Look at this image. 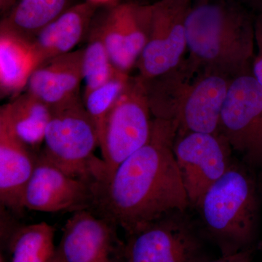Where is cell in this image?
I'll use <instances>...</instances> for the list:
<instances>
[{"label": "cell", "mask_w": 262, "mask_h": 262, "mask_svg": "<svg viewBox=\"0 0 262 262\" xmlns=\"http://www.w3.org/2000/svg\"><path fill=\"white\" fill-rule=\"evenodd\" d=\"M177 134L175 122L155 118L145 145L122 162L106 182L92 186L90 210L127 236L184 213L190 203L174 155Z\"/></svg>", "instance_id": "6da1fadb"}, {"label": "cell", "mask_w": 262, "mask_h": 262, "mask_svg": "<svg viewBox=\"0 0 262 262\" xmlns=\"http://www.w3.org/2000/svg\"><path fill=\"white\" fill-rule=\"evenodd\" d=\"M189 56L204 70L234 78L252 73L254 13L234 0H192L186 19Z\"/></svg>", "instance_id": "7a4b0ae2"}, {"label": "cell", "mask_w": 262, "mask_h": 262, "mask_svg": "<svg viewBox=\"0 0 262 262\" xmlns=\"http://www.w3.org/2000/svg\"><path fill=\"white\" fill-rule=\"evenodd\" d=\"M232 80L188 57L173 70L142 80L152 116L175 122L178 134H220L221 113Z\"/></svg>", "instance_id": "3957f363"}, {"label": "cell", "mask_w": 262, "mask_h": 262, "mask_svg": "<svg viewBox=\"0 0 262 262\" xmlns=\"http://www.w3.org/2000/svg\"><path fill=\"white\" fill-rule=\"evenodd\" d=\"M198 207L207 230L224 255L247 249L256 234L258 203L254 184L246 172L230 166Z\"/></svg>", "instance_id": "277c9868"}, {"label": "cell", "mask_w": 262, "mask_h": 262, "mask_svg": "<svg viewBox=\"0 0 262 262\" xmlns=\"http://www.w3.org/2000/svg\"><path fill=\"white\" fill-rule=\"evenodd\" d=\"M52 108L41 153L74 178L92 185L102 182L103 160L94 155L97 130L80 96Z\"/></svg>", "instance_id": "5b68a950"}, {"label": "cell", "mask_w": 262, "mask_h": 262, "mask_svg": "<svg viewBox=\"0 0 262 262\" xmlns=\"http://www.w3.org/2000/svg\"><path fill=\"white\" fill-rule=\"evenodd\" d=\"M151 116L144 82L139 75L130 76L108 116L100 144L104 172L101 183L147 143L152 130Z\"/></svg>", "instance_id": "8992f818"}, {"label": "cell", "mask_w": 262, "mask_h": 262, "mask_svg": "<svg viewBox=\"0 0 262 262\" xmlns=\"http://www.w3.org/2000/svg\"><path fill=\"white\" fill-rule=\"evenodd\" d=\"M220 134L231 149L262 163V86L252 73L232 79L220 117Z\"/></svg>", "instance_id": "52a82bcc"}, {"label": "cell", "mask_w": 262, "mask_h": 262, "mask_svg": "<svg viewBox=\"0 0 262 262\" xmlns=\"http://www.w3.org/2000/svg\"><path fill=\"white\" fill-rule=\"evenodd\" d=\"M192 3V0H159L152 4L151 34L136 65L142 80L159 77L185 58L186 19Z\"/></svg>", "instance_id": "ba28073f"}, {"label": "cell", "mask_w": 262, "mask_h": 262, "mask_svg": "<svg viewBox=\"0 0 262 262\" xmlns=\"http://www.w3.org/2000/svg\"><path fill=\"white\" fill-rule=\"evenodd\" d=\"M231 149L221 134H177L174 155L190 204L198 207L208 189L230 168Z\"/></svg>", "instance_id": "9c48e42d"}, {"label": "cell", "mask_w": 262, "mask_h": 262, "mask_svg": "<svg viewBox=\"0 0 262 262\" xmlns=\"http://www.w3.org/2000/svg\"><path fill=\"white\" fill-rule=\"evenodd\" d=\"M179 214L169 215L127 235L126 262H203L201 241Z\"/></svg>", "instance_id": "30bf717a"}, {"label": "cell", "mask_w": 262, "mask_h": 262, "mask_svg": "<svg viewBox=\"0 0 262 262\" xmlns=\"http://www.w3.org/2000/svg\"><path fill=\"white\" fill-rule=\"evenodd\" d=\"M92 184L74 178L39 152L35 168L26 187L24 209L45 213L91 209Z\"/></svg>", "instance_id": "8fae6325"}, {"label": "cell", "mask_w": 262, "mask_h": 262, "mask_svg": "<svg viewBox=\"0 0 262 262\" xmlns=\"http://www.w3.org/2000/svg\"><path fill=\"white\" fill-rule=\"evenodd\" d=\"M118 228L91 210H81L66 222L58 246L67 262H126Z\"/></svg>", "instance_id": "7c38bea8"}, {"label": "cell", "mask_w": 262, "mask_h": 262, "mask_svg": "<svg viewBox=\"0 0 262 262\" xmlns=\"http://www.w3.org/2000/svg\"><path fill=\"white\" fill-rule=\"evenodd\" d=\"M37 155L17 137L0 116V201L14 213L24 211L23 198Z\"/></svg>", "instance_id": "4fadbf2b"}, {"label": "cell", "mask_w": 262, "mask_h": 262, "mask_svg": "<svg viewBox=\"0 0 262 262\" xmlns=\"http://www.w3.org/2000/svg\"><path fill=\"white\" fill-rule=\"evenodd\" d=\"M83 53L84 49L77 50L43 62L33 71L25 91L52 108L79 97Z\"/></svg>", "instance_id": "5bb4252c"}, {"label": "cell", "mask_w": 262, "mask_h": 262, "mask_svg": "<svg viewBox=\"0 0 262 262\" xmlns=\"http://www.w3.org/2000/svg\"><path fill=\"white\" fill-rule=\"evenodd\" d=\"M98 8L86 1L70 7L38 33L32 41L38 66L73 51L85 34H89Z\"/></svg>", "instance_id": "9a60e30c"}, {"label": "cell", "mask_w": 262, "mask_h": 262, "mask_svg": "<svg viewBox=\"0 0 262 262\" xmlns=\"http://www.w3.org/2000/svg\"><path fill=\"white\" fill-rule=\"evenodd\" d=\"M38 66L32 42L0 27V91L1 96L21 94Z\"/></svg>", "instance_id": "2e32d148"}, {"label": "cell", "mask_w": 262, "mask_h": 262, "mask_svg": "<svg viewBox=\"0 0 262 262\" xmlns=\"http://www.w3.org/2000/svg\"><path fill=\"white\" fill-rule=\"evenodd\" d=\"M53 108L27 91L15 96L0 108V116L29 149H39L51 120Z\"/></svg>", "instance_id": "e0dca14e"}, {"label": "cell", "mask_w": 262, "mask_h": 262, "mask_svg": "<svg viewBox=\"0 0 262 262\" xmlns=\"http://www.w3.org/2000/svg\"><path fill=\"white\" fill-rule=\"evenodd\" d=\"M70 0H16L1 22L2 28L32 41L68 9Z\"/></svg>", "instance_id": "ac0fdd59"}, {"label": "cell", "mask_w": 262, "mask_h": 262, "mask_svg": "<svg viewBox=\"0 0 262 262\" xmlns=\"http://www.w3.org/2000/svg\"><path fill=\"white\" fill-rule=\"evenodd\" d=\"M56 229L47 222L20 226L10 231L6 242L11 262H53Z\"/></svg>", "instance_id": "d6986e66"}, {"label": "cell", "mask_w": 262, "mask_h": 262, "mask_svg": "<svg viewBox=\"0 0 262 262\" xmlns=\"http://www.w3.org/2000/svg\"><path fill=\"white\" fill-rule=\"evenodd\" d=\"M107 8V10L99 18L96 19L95 16L94 24L101 34L115 68L129 74L136 67L137 59L131 52L124 33L119 3Z\"/></svg>", "instance_id": "ffe728a7"}, {"label": "cell", "mask_w": 262, "mask_h": 262, "mask_svg": "<svg viewBox=\"0 0 262 262\" xmlns=\"http://www.w3.org/2000/svg\"><path fill=\"white\" fill-rule=\"evenodd\" d=\"M120 71L115 68L102 37L94 20L89 32V42L84 48V94L108 82Z\"/></svg>", "instance_id": "44dd1931"}, {"label": "cell", "mask_w": 262, "mask_h": 262, "mask_svg": "<svg viewBox=\"0 0 262 262\" xmlns=\"http://www.w3.org/2000/svg\"><path fill=\"white\" fill-rule=\"evenodd\" d=\"M130 78L127 73L119 72L108 82L89 94H83V104L94 122L99 139V147L104 134L106 122Z\"/></svg>", "instance_id": "7402d4cb"}, {"label": "cell", "mask_w": 262, "mask_h": 262, "mask_svg": "<svg viewBox=\"0 0 262 262\" xmlns=\"http://www.w3.org/2000/svg\"><path fill=\"white\" fill-rule=\"evenodd\" d=\"M251 251L247 248L232 254L224 255L222 258L208 262H251Z\"/></svg>", "instance_id": "603a6c76"}, {"label": "cell", "mask_w": 262, "mask_h": 262, "mask_svg": "<svg viewBox=\"0 0 262 262\" xmlns=\"http://www.w3.org/2000/svg\"><path fill=\"white\" fill-rule=\"evenodd\" d=\"M255 41L258 55H262V10L254 14Z\"/></svg>", "instance_id": "cb8c5ba5"}, {"label": "cell", "mask_w": 262, "mask_h": 262, "mask_svg": "<svg viewBox=\"0 0 262 262\" xmlns=\"http://www.w3.org/2000/svg\"><path fill=\"white\" fill-rule=\"evenodd\" d=\"M252 74L262 86V55L256 54L252 64Z\"/></svg>", "instance_id": "d4e9b609"}, {"label": "cell", "mask_w": 262, "mask_h": 262, "mask_svg": "<svg viewBox=\"0 0 262 262\" xmlns=\"http://www.w3.org/2000/svg\"><path fill=\"white\" fill-rule=\"evenodd\" d=\"M234 1L237 2L239 4L246 7L254 14L262 10V0H234Z\"/></svg>", "instance_id": "484cf974"}, {"label": "cell", "mask_w": 262, "mask_h": 262, "mask_svg": "<svg viewBox=\"0 0 262 262\" xmlns=\"http://www.w3.org/2000/svg\"><path fill=\"white\" fill-rule=\"evenodd\" d=\"M88 3L96 5L98 7L106 6L110 7L117 4V0H84Z\"/></svg>", "instance_id": "4316f807"}, {"label": "cell", "mask_w": 262, "mask_h": 262, "mask_svg": "<svg viewBox=\"0 0 262 262\" xmlns=\"http://www.w3.org/2000/svg\"><path fill=\"white\" fill-rule=\"evenodd\" d=\"M53 262H67L64 257H63V254H62L61 250L58 248V246H57L56 256H55L54 260H53Z\"/></svg>", "instance_id": "83f0119b"}, {"label": "cell", "mask_w": 262, "mask_h": 262, "mask_svg": "<svg viewBox=\"0 0 262 262\" xmlns=\"http://www.w3.org/2000/svg\"><path fill=\"white\" fill-rule=\"evenodd\" d=\"M0 262H5L4 259H3V256H1V258H0Z\"/></svg>", "instance_id": "f1b7e54d"}]
</instances>
